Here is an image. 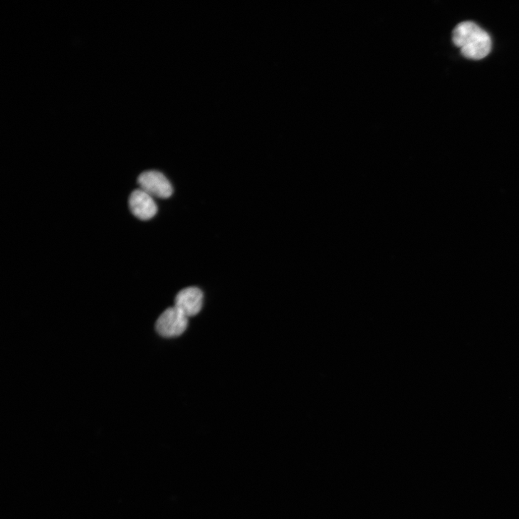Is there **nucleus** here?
<instances>
[{
	"label": "nucleus",
	"mask_w": 519,
	"mask_h": 519,
	"mask_svg": "<svg viewBox=\"0 0 519 519\" xmlns=\"http://www.w3.org/2000/svg\"><path fill=\"white\" fill-rule=\"evenodd\" d=\"M453 43L460 48L467 59L481 61L491 52L492 41L490 35L476 23H460L452 33Z\"/></svg>",
	"instance_id": "1"
},
{
	"label": "nucleus",
	"mask_w": 519,
	"mask_h": 519,
	"mask_svg": "<svg viewBox=\"0 0 519 519\" xmlns=\"http://www.w3.org/2000/svg\"><path fill=\"white\" fill-rule=\"evenodd\" d=\"M188 318L176 307L164 310L156 322L157 332L164 337H175L182 335L188 327Z\"/></svg>",
	"instance_id": "2"
},
{
	"label": "nucleus",
	"mask_w": 519,
	"mask_h": 519,
	"mask_svg": "<svg viewBox=\"0 0 519 519\" xmlns=\"http://www.w3.org/2000/svg\"><path fill=\"white\" fill-rule=\"evenodd\" d=\"M140 189L151 196L159 199H168L172 193L173 189L169 180L162 172L156 170H149L142 173L138 179Z\"/></svg>",
	"instance_id": "3"
},
{
	"label": "nucleus",
	"mask_w": 519,
	"mask_h": 519,
	"mask_svg": "<svg viewBox=\"0 0 519 519\" xmlns=\"http://www.w3.org/2000/svg\"><path fill=\"white\" fill-rule=\"evenodd\" d=\"M204 295L197 287L184 288L177 296L175 306L187 318L198 315L202 309Z\"/></svg>",
	"instance_id": "4"
},
{
	"label": "nucleus",
	"mask_w": 519,
	"mask_h": 519,
	"mask_svg": "<svg viewBox=\"0 0 519 519\" xmlns=\"http://www.w3.org/2000/svg\"><path fill=\"white\" fill-rule=\"evenodd\" d=\"M130 208L137 218L144 221L152 219L157 212L154 198L140 189L131 194Z\"/></svg>",
	"instance_id": "5"
}]
</instances>
